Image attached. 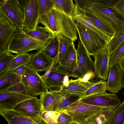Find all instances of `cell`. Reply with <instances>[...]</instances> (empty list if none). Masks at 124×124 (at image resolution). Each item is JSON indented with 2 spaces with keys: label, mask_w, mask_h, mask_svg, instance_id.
<instances>
[{
  "label": "cell",
  "mask_w": 124,
  "mask_h": 124,
  "mask_svg": "<svg viewBox=\"0 0 124 124\" xmlns=\"http://www.w3.org/2000/svg\"><path fill=\"white\" fill-rule=\"evenodd\" d=\"M51 124H60L57 122V120L55 121Z\"/></svg>",
  "instance_id": "obj_49"
},
{
  "label": "cell",
  "mask_w": 124,
  "mask_h": 124,
  "mask_svg": "<svg viewBox=\"0 0 124 124\" xmlns=\"http://www.w3.org/2000/svg\"><path fill=\"white\" fill-rule=\"evenodd\" d=\"M117 63L120 68L124 72V54L119 60Z\"/></svg>",
  "instance_id": "obj_46"
},
{
  "label": "cell",
  "mask_w": 124,
  "mask_h": 124,
  "mask_svg": "<svg viewBox=\"0 0 124 124\" xmlns=\"http://www.w3.org/2000/svg\"><path fill=\"white\" fill-rule=\"evenodd\" d=\"M78 5L81 8L87 9L93 13L111 28L113 33L124 29V19L117 15L112 9L89 4L85 0H80Z\"/></svg>",
  "instance_id": "obj_2"
},
{
  "label": "cell",
  "mask_w": 124,
  "mask_h": 124,
  "mask_svg": "<svg viewBox=\"0 0 124 124\" xmlns=\"http://www.w3.org/2000/svg\"><path fill=\"white\" fill-rule=\"evenodd\" d=\"M40 17L48 13L54 7L51 0H37Z\"/></svg>",
  "instance_id": "obj_37"
},
{
  "label": "cell",
  "mask_w": 124,
  "mask_h": 124,
  "mask_svg": "<svg viewBox=\"0 0 124 124\" xmlns=\"http://www.w3.org/2000/svg\"><path fill=\"white\" fill-rule=\"evenodd\" d=\"M107 108L89 105L77 101L59 112L70 115L72 121L82 124L91 116Z\"/></svg>",
  "instance_id": "obj_7"
},
{
  "label": "cell",
  "mask_w": 124,
  "mask_h": 124,
  "mask_svg": "<svg viewBox=\"0 0 124 124\" xmlns=\"http://www.w3.org/2000/svg\"><path fill=\"white\" fill-rule=\"evenodd\" d=\"M53 60L46 55L42 49L38 50L33 54L29 64L36 71H47L51 68Z\"/></svg>",
  "instance_id": "obj_19"
},
{
  "label": "cell",
  "mask_w": 124,
  "mask_h": 124,
  "mask_svg": "<svg viewBox=\"0 0 124 124\" xmlns=\"http://www.w3.org/2000/svg\"><path fill=\"white\" fill-rule=\"evenodd\" d=\"M16 55H13L7 51L0 53V74L2 73L11 60Z\"/></svg>",
  "instance_id": "obj_35"
},
{
  "label": "cell",
  "mask_w": 124,
  "mask_h": 124,
  "mask_svg": "<svg viewBox=\"0 0 124 124\" xmlns=\"http://www.w3.org/2000/svg\"><path fill=\"white\" fill-rule=\"evenodd\" d=\"M74 42L68 46L63 58L58 64L61 66L74 67L76 68L77 70L78 67L77 51Z\"/></svg>",
  "instance_id": "obj_23"
},
{
  "label": "cell",
  "mask_w": 124,
  "mask_h": 124,
  "mask_svg": "<svg viewBox=\"0 0 124 124\" xmlns=\"http://www.w3.org/2000/svg\"><path fill=\"white\" fill-rule=\"evenodd\" d=\"M69 124H79L77 122L72 121L70 122Z\"/></svg>",
  "instance_id": "obj_48"
},
{
  "label": "cell",
  "mask_w": 124,
  "mask_h": 124,
  "mask_svg": "<svg viewBox=\"0 0 124 124\" xmlns=\"http://www.w3.org/2000/svg\"><path fill=\"white\" fill-rule=\"evenodd\" d=\"M0 12L18 29L21 28L24 13L15 0H0Z\"/></svg>",
  "instance_id": "obj_8"
},
{
  "label": "cell",
  "mask_w": 124,
  "mask_h": 124,
  "mask_svg": "<svg viewBox=\"0 0 124 124\" xmlns=\"http://www.w3.org/2000/svg\"><path fill=\"white\" fill-rule=\"evenodd\" d=\"M62 93L58 106L57 112L66 108L72 103L77 101L81 97L76 94Z\"/></svg>",
  "instance_id": "obj_30"
},
{
  "label": "cell",
  "mask_w": 124,
  "mask_h": 124,
  "mask_svg": "<svg viewBox=\"0 0 124 124\" xmlns=\"http://www.w3.org/2000/svg\"><path fill=\"white\" fill-rule=\"evenodd\" d=\"M59 42L56 37L50 39L42 49L45 54L53 60L58 56Z\"/></svg>",
  "instance_id": "obj_28"
},
{
  "label": "cell",
  "mask_w": 124,
  "mask_h": 124,
  "mask_svg": "<svg viewBox=\"0 0 124 124\" xmlns=\"http://www.w3.org/2000/svg\"><path fill=\"white\" fill-rule=\"evenodd\" d=\"M54 7L57 9L72 17L76 13L75 4L72 0H51Z\"/></svg>",
  "instance_id": "obj_26"
},
{
  "label": "cell",
  "mask_w": 124,
  "mask_h": 124,
  "mask_svg": "<svg viewBox=\"0 0 124 124\" xmlns=\"http://www.w3.org/2000/svg\"><path fill=\"white\" fill-rule=\"evenodd\" d=\"M86 3L112 9L117 0H85Z\"/></svg>",
  "instance_id": "obj_38"
},
{
  "label": "cell",
  "mask_w": 124,
  "mask_h": 124,
  "mask_svg": "<svg viewBox=\"0 0 124 124\" xmlns=\"http://www.w3.org/2000/svg\"><path fill=\"white\" fill-rule=\"evenodd\" d=\"M111 53L107 42L93 57L96 72L99 78L104 81L108 79Z\"/></svg>",
  "instance_id": "obj_9"
},
{
  "label": "cell",
  "mask_w": 124,
  "mask_h": 124,
  "mask_svg": "<svg viewBox=\"0 0 124 124\" xmlns=\"http://www.w3.org/2000/svg\"><path fill=\"white\" fill-rule=\"evenodd\" d=\"M37 0H31L25 12L21 28L34 30L40 23Z\"/></svg>",
  "instance_id": "obj_14"
},
{
  "label": "cell",
  "mask_w": 124,
  "mask_h": 124,
  "mask_svg": "<svg viewBox=\"0 0 124 124\" xmlns=\"http://www.w3.org/2000/svg\"><path fill=\"white\" fill-rule=\"evenodd\" d=\"M124 54V41L111 54L109 63L110 67L117 63L119 60Z\"/></svg>",
  "instance_id": "obj_36"
},
{
  "label": "cell",
  "mask_w": 124,
  "mask_h": 124,
  "mask_svg": "<svg viewBox=\"0 0 124 124\" xmlns=\"http://www.w3.org/2000/svg\"><path fill=\"white\" fill-rule=\"evenodd\" d=\"M75 6L76 13L75 15H80L85 16L100 30L107 35L112 37L113 32L111 28L89 11L81 8L76 4Z\"/></svg>",
  "instance_id": "obj_20"
},
{
  "label": "cell",
  "mask_w": 124,
  "mask_h": 124,
  "mask_svg": "<svg viewBox=\"0 0 124 124\" xmlns=\"http://www.w3.org/2000/svg\"><path fill=\"white\" fill-rule=\"evenodd\" d=\"M107 90L106 82L101 79L90 88L81 98L92 95L105 93Z\"/></svg>",
  "instance_id": "obj_32"
},
{
  "label": "cell",
  "mask_w": 124,
  "mask_h": 124,
  "mask_svg": "<svg viewBox=\"0 0 124 124\" xmlns=\"http://www.w3.org/2000/svg\"><path fill=\"white\" fill-rule=\"evenodd\" d=\"M123 94L124 95V92L123 93Z\"/></svg>",
  "instance_id": "obj_51"
},
{
  "label": "cell",
  "mask_w": 124,
  "mask_h": 124,
  "mask_svg": "<svg viewBox=\"0 0 124 124\" xmlns=\"http://www.w3.org/2000/svg\"><path fill=\"white\" fill-rule=\"evenodd\" d=\"M8 124H46L41 116L29 117L24 116L13 110L0 113Z\"/></svg>",
  "instance_id": "obj_16"
},
{
  "label": "cell",
  "mask_w": 124,
  "mask_h": 124,
  "mask_svg": "<svg viewBox=\"0 0 124 124\" xmlns=\"http://www.w3.org/2000/svg\"><path fill=\"white\" fill-rule=\"evenodd\" d=\"M13 110L24 116L32 118L41 116L43 112L41 101L37 97L21 102Z\"/></svg>",
  "instance_id": "obj_12"
},
{
  "label": "cell",
  "mask_w": 124,
  "mask_h": 124,
  "mask_svg": "<svg viewBox=\"0 0 124 124\" xmlns=\"http://www.w3.org/2000/svg\"><path fill=\"white\" fill-rule=\"evenodd\" d=\"M39 23L55 37L61 34L73 42L77 39L76 24L72 18L54 8L40 17Z\"/></svg>",
  "instance_id": "obj_1"
},
{
  "label": "cell",
  "mask_w": 124,
  "mask_h": 124,
  "mask_svg": "<svg viewBox=\"0 0 124 124\" xmlns=\"http://www.w3.org/2000/svg\"><path fill=\"white\" fill-rule=\"evenodd\" d=\"M123 72L118 63L110 67L106 84L107 90L110 93L116 94L123 88Z\"/></svg>",
  "instance_id": "obj_15"
},
{
  "label": "cell",
  "mask_w": 124,
  "mask_h": 124,
  "mask_svg": "<svg viewBox=\"0 0 124 124\" xmlns=\"http://www.w3.org/2000/svg\"><path fill=\"white\" fill-rule=\"evenodd\" d=\"M37 97L28 94L0 90V113L13 110L17 105L25 101Z\"/></svg>",
  "instance_id": "obj_11"
},
{
  "label": "cell",
  "mask_w": 124,
  "mask_h": 124,
  "mask_svg": "<svg viewBox=\"0 0 124 124\" xmlns=\"http://www.w3.org/2000/svg\"><path fill=\"white\" fill-rule=\"evenodd\" d=\"M46 44L35 40L25 33L20 29L13 35L7 48L11 53L19 54L30 51L43 49Z\"/></svg>",
  "instance_id": "obj_3"
},
{
  "label": "cell",
  "mask_w": 124,
  "mask_h": 124,
  "mask_svg": "<svg viewBox=\"0 0 124 124\" xmlns=\"http://www.w3.org/2000/svg\"><path fill=\"white\" fill-rule=\"evenodd\" d=\"M116 108H109L103 109L89 117L85 121L90 124H107Z\"/></svg>",
  "instance_id": "obj_24"
},
{
  "label": "cell",
  "mask_w": 124,
  "mask_h": 124,
  "mask_svg": "<svg viewBox=\"0 0 124 124\" xmlns=\"http://www.w3.org/2000/svg\"><path fill=\"white\" fill-rule=\"evenodd\" d=\"M69 77L55 70L51 72L44 81L50 89H60L63 85H68L69 80Z\"/></svg>",
  "instance_id": "obj_21"
},
{
  "label": "cell",
  "mask_w": 124,
  "mask_h": 124,
  "mask_svg": "<svg viewBox=\"0 0 124 124\" xmlns=\"http://www.w3.org/2000/svg\"><path fill=\"white\" fill-rule=\"evenodd\" d=\"M112 9L120 17L124 19V0H117Z\"/></svg>",
  "instance_id": "obj_40"
},
{
  "label": "cell",
  "mask_w": 124,
  "mask_h": 124,
  "mask_svg": "<svg viewBox=\"0 0 124 124\" xmlns=\"http://www.w3.org/2000/svg\"><path fill=\"white\" fill-rule=\"evenodd\" d=\"M26 66L23 65L17 68L15 70V73L21 77L24 72Z\"/></svg>",
  "instance_id": "obj_45"
},
{
  "label": "cell",
  "mask_w": 124,
  "mask_h": 124,
  "mask_svg": "<svg viewBox=\"0 0 124 124\" xmlns=\"http://www.w3.org/2000/svg\"><path fill=\"white\" fill-rule=\"evenodd\" d=\"M32 54L27 53L16 54V57L7 66L3 72L15 70L17 68L22 66L28 65L30 61Z\"/></svg>",
  "instance_id": "obj_27"
},
{
  "label": "cell",
  "mask_w": 124,
  "mask_h": 124,
  "mask_svg": "<svg viewBox=\"0 0 124 124\" xmlns=\"http://www.w3.org/2000/svg\"><path fill=\"white\" fill-rule=\"evenodd\" d=\"M15 72V70L5 71L0 74V90L21 82V77Z\"/></svg>",
  "instance_id": "obj_25"
},
{
  "label": "cell",
  "mask_w": 124,
  "mask_h": 124,
  "mask_svg": "<svg viewBox=\"0 0 124 124\" xmlns=\"http://www.w3.org/2000/svg\"><path fill=\"white\" fill-rule=\"evenodd\" d=\"M60 114L59 112L45 111L42 112L41 116L46 124H51L57 119Z\"/></svg>",
  "instance_id": "obj_39"
},
{
  "label": "cell",
  "mask_w": 124,
  "mask_h": 124,
  "mask_svg": "<svg viewBox=\"0 0 124 124\" xmlns=\"http://www.w3.org/2000/svg\"><path fill=\"white\" fill-rule=\"evenodd\" d=\"M17 27L13 25L1 14L0 15V53L7 51V48Z\"/></svg>",
  "instance_id": "obj_13"
},
{
  "label": "cell",
  "mask_w": 124,
  "mask_h": 124,
  "mask_svg": "<svg viewBox=\"0 0 124 124\" xmlns=\"http://www.w3.org/2000/svg\"><path fill=\"white\" fill-rule=\"evenodd\" d=\"M60 113V114L57 120L60 124H69L72 121V117L70 115L63 113Z\"/></svg>",
  "instance_id": "obj_42"
},
{
  "label": "cell",
  "mask_w": 124,
  "mask_h": 124,
  "mask_svg": "<svg viewBox=\"0 0 124 124\" xmlns=\"http://www.w3.org/2000/svg\"><path fill=\"white\" fill-rule=\"evenodd\" d=\"M78 67L76 73L77 78L89 79L91 82L98 81L99 78L95 69L94 62L85 48L78 40L76 50Z\"/></svg>",
  "instance_id": "obj_4"
},
{
  "label": "cell",
  "mask_w": 124,
  "mask_h": 124,
  "mask_svg": "<svg viewBox=\"0 0 124 124\" xmlns=\"http://www.w3.org/2000/svg\"><path fill=\"white\" fill-rule=\"evenodd\" d=\"M21 82L28 94L33 96H40L50 89L41 76L29 65L26 66Z\"/></svg>",
  "instance_id": "obj_6"
},
{
  "label": "cell",
  "mask_w": 124,
  "mask_h": 124,
  "mask_svg": "<svg viewBox=\"0 0 124 124\" xmlns=\"http://www.w3.org/2000/svg\"><path fill=\"white\" fill-rule=\"evenodd\" d=\"M73 19L74 21H77L83 23L87 27L97 33L107 42H108L111 37L99 29L90 21L83 15H76Z\"/></svg>",
  "instance_id": "obj_29"
},
{
  "label": "cell",
  "mask_w": 124,
  "mask_h": 124,
  "mask_svg": "<svg viewBox=\"0 0 124 124\" xmlns=\"http://www.w3.org/2000/svg\"><path fill=\"white\" fill-rule=\"evenodd\" d=\"M77 101L89 105L108 108H117L121 104L120 99L116 94L106 92L87 96Z\"/></svg>",
  "instance_id": "obj_10"
},
{
  "label": "cell",
  "mask_w": 124,
  "mask_h": 124,
  "mask_svg": "<svg viewBox=\"0 0 124 124\" xmlns=\"http://www.w3.org/2000/svg\"><path fill=\"white\" fill-rule=\"evenodd\" d=\"M122 83L123 88H124V72H123Z\"/></svg>",
  "instance_id": "obj_47"
},
{
  "label": "cell",
  "mask_w": 124,
  "mask_h": 124,
  "mask_svg": "<svg viewBox=\"0 0 124 124\" xmlns=\"http://www.w3.org/2000/svg\"><path fill=\"white\" fill-rule=\"evenodd\" d=\"M15 0L19 6L23 9L24 13L26 11L31 0Z\"/></svg>",
  "instance_id": "obj_44"
},
{
  "label": "cell",
  "mask_w": 124,
  "mask_h": 124,
  "mask_svg": "<svg viewBox=\"0 0 124 124\" xmlns=\"http://www.w3.org/2000/svg\"><path fill=\"white\" fill-rule=\"evenodd\" d=\"M58 56L56 58L53 60V63L52 64L49 70L45 72L43 75L41 76L42 78L44 80L46 79L48 76L52 71L55 70L56 68L58 62Z\"/></svg>",
  "instance_id": "obj_43"
},
{
  "label": "cell",
  "mask_w": 124,
  "mask_h": 124,
  "mask_svg": "<svg viewBox=\"0 0 124 124\" xmlns=\"http://www.w3.org/2000/svg\"><path fill=\"white\" fill-rule=\"evenodd\" d=\"M124 41V29L120 31L115 32L108 42L111 53H113Z\"/></svg>",
  "instance_id": "obj_33"
},
{
  "label": "cell",
  "mask_w": 124,
  "mask_h": 124,
  "mask_svg": "<svg viewBox=\"0 0 124 124\" xmlns=\"http://www.w3.org/2000/svg\"><path fill=\"white\" fill-rule=\"evenodd\" d=\"M74 21L81 42L89 54L93 56L107 42L97 33L82 22Z\"/></svg>",
  "instance_id": "obj_5"
},
{
  "label": "cell",
  "mask_w": 124,
  "mask_h": 124,
  "mask_svg": "<svg viewBox=\"0 0 124 124\" xmlns=\"http://www.w3.org/2000/svg\"><path fill=\"white\" fill-rule=\"evenodd\" d=\"M1 90H5L11 92L23 93L29 94L26 89L24 86L21 82L18 84L10 86L6 89Z\"/></svg>",
  "instance_id": "obj_41"
},
{
  "label": "cell",
  "mask_w": 124,
  "mask_h": 124,
  "mask_svg": "<svg viewBox=\"0 0 124 124\" xmlns=\"http://www.w3.org/2000/svg\"><path fill=\"white\" fill-rule=\"evenodd\" d=\"M96 82L85 81L82 80L81 78L74 80H69L67 86L63 85L59 89L62 93L76 94L80 95L82 97Z\"/></svg>",
  "instance_id": "obj_18"
},
{
  "label": "cell",
  "mask_w": 124,
  "mask_h": 124,
  "mask_svg": "<svg viewBox=\"0 0 124 124\" xmlns=\"http://www.w3.org/2000/svg\"><path fill=\"white\" fill-rule=\"evenodd\" d=\"M50 90L47 93L40 96L43 112L57 111L62 93L59 89H50Z\"/></svg>",
  "instance_id": "obj_17"
},
{
  "label": "cell",
  "mask_w": 124,
  "mask_h": 124,
  "mask_svg": "<svg viewBox=\"0 0 124 124\" xmlns=\"http://www.w3.org/2000/svg\"><path fill=\"white\" fill-rule=\"evenodd\" d=\"M107 124H124V100L115 109Z\"/></svg>",
  "instance_id": "obj_31"
},
{
  "label": "cell",
  "mask_w": 124,
  "mask_h": 124,
  "mask_svg": "<svg viewBox=\"0 0 124 124\" xmlns=\"http://www.w3.org/2000/svg\"><path fill=\"white\" fill-rule=\"evenodd\" d=\"M20 29L25 33L33 39L46 44L50 39L55 37L45 27L38 26L34 30L25 28Z\"/></svg>",
  "instance_id": "obj_22"
},
{
  "label": "cell",
  "mask_w": 124,
  "mask_h": 124,
  "mask_svg": "<svg viewBox=\"0 0 124 124\" xmlns=\"http://www.w3.org/2000/svg\"><path fill=\"white\" fill-rule=\"evenodd\" d=\"M82 124H90L88 123L87 122L85 121Z\"/></svg>",
  "instance_id": "obj_50"
},
{
  "label": "cell",
  "mask_w": 124,
  "mask_h": 124,
  "mask_svg": "<svg viewBox=\"0 0 124 124\" xmlns=\"http://www.w3.org/2000/svg\"><path fill=\"white\" fill-rule=\"evenodd\" d=\"M56 37L58 40L59 44L58 64L63 58L68 46L73 41L70 39L61 34H58Z\"/></svg>",
  "instance_id": "obj_34"
}]
</instances>
